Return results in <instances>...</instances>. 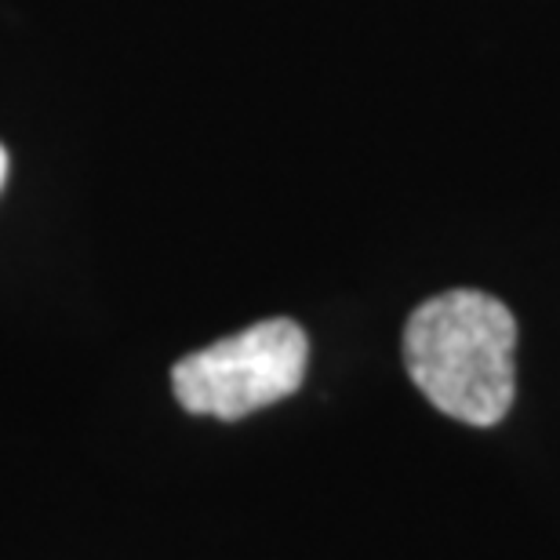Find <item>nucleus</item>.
Segmentation results:
<instances>
[{
    "instance_id": "obj_2",
    "label": "nucleus",
    "mask_w": 560,
    "mask_h": 560,
    "mask_svg": "<svg viewBox=\"0 0 560 560\" xmlns=\"http://www.w3.org/2000/svg\"><path fill=\"white\" fill-rule=\"evenodd\" d=\"M306 361V331L295 320L273 317L183 357L172 368V389L189 416L233 422L295 394Z\"/></svg>"
},
{
    "instance_id": "obj_1",
    "label": "nucleus",
    "mask_w": 560,
    "mask_h": 560,
    "mask_svg": "<svg viewBox=\"0 0 560 560\" xmlns=\"http://www.w3.org/2000/svg\"><path fill=\"white\" fill-rule=\"evenodd\" d=\"M517 320L506 302L474 288L425 299L405 324V368L436 411L495 425L517 394Z\"/></svg>"
},
{
    "instance_id": "obj_3",
    "label": "nucleus",
    "mask_w": 560,
    "mask_h": 560,
    "mask_svg": "<svg viewBox=\"0 0 560 560\" xmlns=\"http://www.w3.org/2000/svg\"><path fill=\"white\" fill-rule=\"evenodd\" d=\"M4 178H8V153H4V145H0V186H4Z\"/></svg>"
}]
</instances>
